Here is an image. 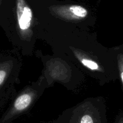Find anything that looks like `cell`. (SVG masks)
Here are the masks:
<instances>
[{"mask_svg": "<svg viewBox=\"0 0 123 123\" xmlns=\"http://www.w3.org/2000/svg\"><path fill=\"white\" fill-rule=\"evenodd\" d=\"M72 52L73 55L76 58L77 61L80 62L82 66L90 72L92 73H103V66L100 64V62L96 60V58L93 55H91L86 52H84L83 50L76 49L75 48H72Z\"/></svg>", "mask_w": 123, "mask_h": 123, "instance_id": "obj_4", "label": "cell"}, {"mask_svg": "<svg viewBox=\"0 0 123 123\" xmlns=\"http://www.w3.org/2000/svg\"><path fill=\"white\" fill-rule=\"evenodd\" d=\"M16 19L19 33L21 38L28 40L32 36L33 13L25 0H16Z\"/></svg>", "mask_w": 123, "mask_h": 123, "instance_id": "obj_1", "label": "cell"}, {"mask_svg": "<svg viewBox=\"0 0 123 123\" xmlns=\"http://www.w3.org/2000/svg\"><path fill=\"white\" fill-rule=\"evenodd\" d=\"M49 10L54 16L67 21H81L88 16L87 9L79 5H54Z\"/></svg>", "mask_w": 123, "mask_h": 123, "instance_id": "obj_2", "label": "cell"}, {"mask_svg": "<svg viewBox=\"0 0 123 123\" xmlns=\"http://www.w3.org/2000/svg\"><path fill=\"white\" fill-rule=\"evenodd\" d=\"M10 67V66L8 62L0 64V86L3 84L8 76Z\"/></svg>", "mask_w": 123, "mask_h": 123, "instance_id": "obj_5", "label": "cell"}, {"mask_svg": "<svg viewBox=\"0 0 123 123\" xmlns=\"http://www.w3.org/2000/svg\"><path fill=\"white\" fill-rule=\"evenodd\" d=\"M1 2H2V0H0V6H1Z\"/></svg>", "mask_w": 123, "mask_h": 123, "instance_id": "obj_8", "label": "cell"}, {"mask_svg": "<svg viewBox=\"0 0 123 123\" xmlns=\"http://www.w3.org/2000/svg\"><path fill=\"white\" fill-rule=\"evenodd\" d=\"M117 64L118 68L119 74H120L121 81L123 86V53H119L117 54Z\"/></svg>", "mask_w": 123, "mask_h": 123, "instance_id": "obj_6", "label": "cell"}, {"mask_svg": "<svg viewBox=\"0 0 123 123\" xmlns=\"http://www.w3.org/2000/svg\"><path fill=\"white\" fill-rule=\"evenodd\" d=\"M36 90L28 88L19 95L13 103V107L4 118V121L10 120L15 115L23 112L28 109L37 97Z\"/></svg>", "mask_w": 123, "mask_h": 123, "instance_id": "obj_3", "label": "cell"}, {"mask_svg": "<svg viewBox=\"0 0 123 123\" xmlns=\"http://www.w3.org/2000/svg\"><path fill=\"white\" fill-rule=\"evenodd\" d=\"M117 123H123V115L120 118V119H119Z\"/></svg>", "mask_w": 123, "mask_h": 123, "instance_id": "obj_7", "label": "cell"}]
</instances>
